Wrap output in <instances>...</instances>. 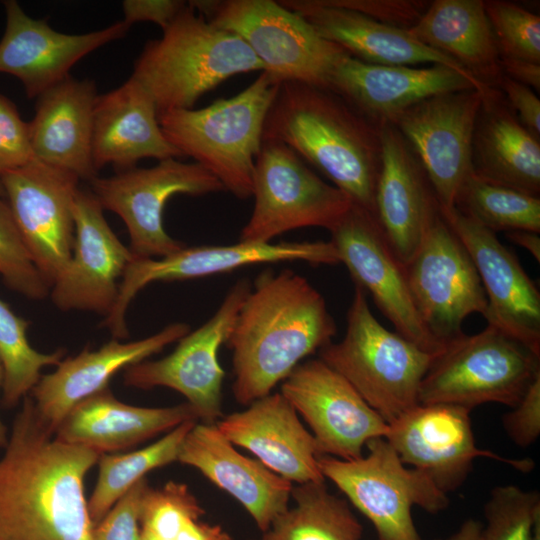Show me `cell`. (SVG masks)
<instances>
[{
	"instance_id": "obj_3",
	"label": "cell",
	"mask_w": 540,
	"mask_h": 540,
	"mask_svg": "<svg viewBox=\"0 0 540 540\" xmlns=\"http://www.w3.org/2000/svg\"><path fill=\"white\" fill-rule=\"evenodd\" d=\"M262 140L288 146L353 202L374 214L381 168L379 125L329 89L282 82L269 108Z\"/></svg>"
},
{
	"instance_id": "obj_29",
	"label": "cell",
	"mask_w": 540,
	"mask_h": 540,
	"mask_svg": "<svg viewBox=\"0 0 540 540\" xmlns=\"http://www.w3.org/2000/svg\"><path fill=\"white\" fill-rule=\"evenodd\" d=\"M97 96L93 81L68 76L37 98L35 115L28 123L36 160L79 180L97 177L92 159Z\"/></svg>"
},
{
	"instance_id": "obj_28",
	"label": "cell",
	"mask_w": 540,
	"mask_h": 540,
	"mask_svg": "<svg viewBox=\"0 0 540 540\" xmlns=\"http://www.w3.org/2000/svg\"><path fill=\"white\" fill-rule=\"evenodd\" d=\"M182 154L166 139L149 93L131 76L118 88L98 95L93 112L92 159L98 171L113 165L118 172L144 158L159 161Z\"/></svg>"
},
{
	"instance_id": "obj_30",
	"label": "cell",
	"mask_w": 540,
	"mask_h": 540,
	"mask_svg": "<svg viewBox=\"0 0 540 540\" xmlns=\"http://www.w3.org/2000/svg\"><path fill=\"white\" fill-rule=\"evenodd\" d=\"M279 3L300 15L320 36L363 62L399 66L438 64L473 76L453 59L418 42L406 29L335 6L328 0H286Z\"/></svg>"
},
{
	"instance_id": "obj_36",
	"label": "cell",
	"mask_w": 540,
	"mask_h": 540,
	"mask_svg": "<svg viewBox=\"0 0 540 540\" xmlns=\"http://www.w3.org/2000/svg\"><path fill=\"white\" fill-rule=\"evenodd\" d=\"M454 207L494 233L540 232V197L486 182L474 174L459 189Z\"/></svg>"
},
{
	"instance_id": "obj_32",
	"label": "cell",
	"mask_w": 540,
	"mask_h": 540,
	"mask_svg": "<svg viewBox=\"0 0 540 540\" xmlns=\"http://www.w3.org/2000/svg\"><path fill=\"white\" fill-rule=\"evenodd\" d=\"M472 166L486 182L539 197L540 138L519 122L496 87L484 96L477 116Z\"/></svg>"
},
{
	"instance_id": "obj_17",
	"label": "cell",
	"mask_w": 540,
	"mask_h": 540,
	"mask_svg": "<svg viewBox=\"0 0 540 540\" xmlns=\"http://www.w3.org/2000/svg\"><path fill=\"white\" fill-rule=\"evenodd\" d=\"M280 393L310 427L320 455L360 458L368 441L388 431L352 385L319 358L297 365Z\"/></svg>"
},
{
	"instance_id": "obj_48",
	"label": "cell",
	"mask_w": 540,
	"mask_h": 540,
	"mask_svg": "<svg viewBox=\"0 0 540 540\" xmlns=\"http://www.w3.org/2000/svg\"><path fill=\"white\" fill-rule=\"evenodd\" d=\"M500 67L502 74L539 93L540 64L525 60L500 58Z\"/></svg>"
},
{
	"instance_id": "obj_27",
	"label": "cell",
	"mask_w": 540,
	"mask_h": 540,
	"mask_svg": "<svg viewBox=\"0 0 540 540\" xmlns=\"http://www.w3.org/2000/svg\"><path fill=\"white\" fill-rule=\"evenodd\" d=\"M177 461L198 469L233 496L263 532L288 509L292 483L259 460L240 454L215 424L196 422L182 442Z\"/></svg>"
},
{
	"instance_id": "obj_21",
	"label": "cell",
	"mask_w": 540,
	"mask_h": 540,
	"mask_svg": "<svg viewBox=\"0 0 540 540\" xmlns=\"http://www.w3.org/2000/svg\"><path fill=\"white\" fill-rule=\"evenodd\" d=\"M73 214L71 259L49 295L61 311H89L106 317L116 302L125 269L135 256L113 232L90 190L79 188Z\"/></svg>"
},
{
	"instance_id": "obj_50",
	"label": "cell",
	"mask_w": 540,
	"mask_h": 540,
	"mask_svg": "<svg viewBox=\"0 0 540 540\" xmlns=\"http://www.w3.org/2000/svg\"><path fill=\"white\" fill-rule=\"evenodd\" d=\"M441 540H483V524L475 519H468L455 533Z\"/></svg>"
},
{
	"instance_id": "obj_26",
	"label": "cell",
	"mask_w": 540,
	"mask_h": 540,
	"mask_svg": "<svg viewBox=\"0 0 540 540\" xmlns=\"http://www.w3.org/2000/svg\"><path fill=\"white\" fill-rule=\"evenodd\" d=\"M215 425L234 446L252 454L272 472L297 484L323 482L316 441L280 393L261 397Z\"/></svg>"
},
{
	"instance_id": "obj_39",
	"label": "cell",
	"mask_w": 540,
	"mask_h": 540,
	"mask_svg": "<svg viewBox=\"0 0 540 540\" xmlns=\"http://www.w3.org/2000/svg\"><path fill=\"white\" fill-rule=\"evenodd\" d=\"M483 540H539L540 494L515 485L496 486L484 507Z\"/></svg>"
},
{
	"instance_id": "obj_24",
	"label": "cell",
	"mask_w": 540,
	"mask_h": 540,
	"mask_svg": "<svg viewBox=\"0 0 540 540\" xmlns=\"http://www.w3.org/2000/svg\"><path fill=\"white\" fill-rule=\"evenodd\" d=\"M381 168L374 215L399 261L406 265L439 212V202L417 157L391 123L379 125Z\"/></svg>"
},
{
	"instance_id": "obj_44",
	"label": "cell",
	"mask_w": 540,
	"mask_h": 540,
	"mask_svg": "<svg viewBox=\"0 0 540 540\" xmlns=\"http://www.w3.org/2000/svg\"><path fill=\"white\" fill-rule=\"evenodd\" d=\"M331 4L354 10L381 23L401 29L411 28L428 4L415 0H328Z\"/></svg>"
},
{
	"instance_id": "obj_25",
	"label": "cell",
	"mask_w": 540,
	"mask_h": 540,
	"mask_svg": "<svg viewBox=\"0 0 540 540\" xmlns=\"http://www.w3.org/2000/svg\"><path fill=\"white\" fill-rule=\"evenodd\" d=\"M188 332V324L172 323L144 339L121 342L113 338L96 350L85 348L76 356L63 358L31 391L40 419L55 434L67 413L77 403L108 388L116 373L159 353Z\"/></svg>"
},
{
	"instance_id": "obj_43",
	"label": "cell",
	"mask_w": 540,
	"mask_h": 540,
	"mask_svg": "<svg viewBox=\"0 0 540 540\" xmlns=\"http://www.w3.org/2000/svg\"><path fill=\"white\" fill-rule=\"evenodd\" d=\"M33 160L29 124L14 103L0 94V176Z\"/></svg>"
},
{
	"instance_id": "obj_2",
	"label": "cell",
	"mask_w": 540,
	"mask_h": 540,
	"mask_svg": "<svg viewBox=\"0 0 540 540\" xmlns=\"http://www.w3.org/2000/svg\"><path fill=\"white\" fill-rule=\"evenodd\" d=\"M336 333L324 297L305 277L291 270L261 272L225 342L232 350L237 402L249 405L270 394Z\"/></svg>"
},
{
	"instance_id": "obj_13",
	"label": "cell",
	"mask_w": 540,
	"mask_h": 540,
	"mask_svg": "<svg viewBox=\"0 0 540 540\" xmlns=\"http://www.w3.org/2000/svg\"><path fill=\"white\" fill-rule=\"evenodd\" d=\"M293 261L315 265L340 263L338 253L330 241L275 244L239 241L231 245L185 246L158 259L135 256L121 278L114 307L101 326L109 329L113 338H128V306L137 293L150 283L197 279L248 265Z\"/></svg>"
},
{
	"instance_id": "obj_52",
	"label": "cell",
	"mask_w": 540,
	"mask_h": 540,
	"mask_svg": "<svg viewBox=\"0 0 540 540\" xmlns=\"http://www.w3.org/2000/svg\"><path fill=\"white\" fill-rule=\"evenodd\" d=\"M3 196H4V191H3L1 181H0V198H3Z\"/></svg>"
},
{
	"instance_id": "obj_42",
	"label": "cell",
	"mask_w": 540,
	"mask_h": 540,
	"mask_svg": "<svg viewBox=\"0 0 540 540\" xmlns=\"http://www.w3.org/2000/svg\"><path fill=\"white\" fill-rule=\"evenodd\" d=\"M149 488L146 478L135 483L93 527V540H140V513Z\"/></svg>"
},
{
	"instance_id": "obj_34",
	"label": "cell",
	"mask_w": 540,
	"mask_h": 540,
	"mask_svg": "<svg viewBox=\"0 0 540 540\" xmlns=\"http://www.w3.org/2000/svg\"><path fill=\"white\" fill-rule=\"evenodd\" d=\"M291 497L294 507L281 513L259 540H361V523L325 481L297 484Z\"/></svg>"
},
{
	"instance_id": "obj_10",
	"label": "cell",
	"mask_w": 540,
	"mask_h": 540,
	"mask_svg": "<svg viewBox=\"0 0 540 540\" xmlns=\"http://www.w3.org/2000/svg\"><path fill=\"white\" fill-rule=\"evenodd\" d=\"M254 207L239 241L269 243L304 227L331 231L351 208L352 200L322 180L283 143L262 140L253 172Z\"/></svg>"
},
{
	"instance_id": "obj_18",
	"label": "cell",
	"mask_w": 540,
	"mask_h": 540,
	"mask_svg": "<svg viewBox=\"0 0 540 540\" xmlns=\"http://www.w3.org/2000/svg\"><path fill=\"white\" fill-rule=\"evenodd\" d=\"M470 409L451 404H418L388 424L385 439L405 465L427 476L446 494L460 487L477 458H490L521 472L531 459H512L475 443Z\"/></svg>"
},
{
	"instance_id": "obj_15",
	"label": "cell",
	"mask_w": 540,
	"mask_h": 540,
	"mask_svg": "<svg viewBox=\"0 0 540 540\" xmlns=\"http://www.w3.org/2000/svg\"><path fill=\"white\" fill-rule=\"evenodd\" d=\"M488 92L467 89L435 95L391 122L417 157L442 207H454L459 189L473 174V134Z\"/></svg>"
},
{
	"instance_id": "obj_19",
	"label": "cell",
	"mask_w": 540,
	"mask_h": 540,
	"mask_svg": "<svg viewBox=\"0 0 540 540\" xmlns=\"http://www.w3.org/2000/svg\"><path fill=\"white\" fill-rule=\"evenodd\" d=\"M330 233V242L355 286L371 295L396 332L428 352L439 354L443 351L444 347L422 323L409 290L404 265L389 246L375 215L352 204Z\"/></svg>"
},
{
	"instance_id": "obj_11",
	"label": "cell",
	"mask_w": 540,
	"mask_h": 540,
	"mask_svg": "<svg viewBox=\"0 0 540 540\" xmlns=\"http://www.w3.org/2000/svg\"><path fill=\"white\" fill-rule=\"evenodd\" d=\"M404 268L420 319L442 347L464 334L467 316L484 315L487 299L476 267L440 209Z\"/></svg>"
},
{
	"instance_id": "obj_49",
	"label": "cell",
	"mask_w": 540,
	"mask_h": 540,
	"mask_svg": "<svg viewBox=\"0 0 540 540\" xmlns=\"http://www.w3.org/2000/svg\"><path fill=\"white\" fill-rule=\"evenodd\" d=\"M506 237L517 244L518 246L526 249L537 262L540 261V236L539 233L533 231H511L506 232Z\"/></svg>"
},
{
	"instance_id": "obj_14",
	"label": "cell",
	"mask_w": 540,
	"mask_h": 540,
	"mask_svg": "<svg viewBox=\"0 0 540 540\" xmlns=\"http://www.w3.org/2000/svg\"><path fill=\"white\" fill-rule=\"evenodd\" d=\"M252 285L238 280L214 315L198 329L178 340L174 351L158 360H144L125 369L124 384L139 389L167 387L182 394L203 423L215 424L221 417L225 372L218 361L238 312Z\"/></svg>"
},
{
	"instance_id": "obj_37",
	"label": "cell",
	"mask_w": 540,
	"mask_h": 540,
	"mask_svg": "<svg viewBox=\"0 0 540 540\" xmlns=\"http://www.w3.org/2000/svg\"><path fill=\"white\" fill-rule=\"evenodd\" d=\"M29 322L16 315L0 299V360L3 368L2 405L13 408L31 393L46 366H57L66 354L63 348L52 353L34 349L27 338Z\"/></svg>"
},
{
	"instance_id": "obj_46",
	"label": "cell",
	"mask_w": 540,
	"mask_h": 540,
	"mask_svg": "<svg viewBox=\"0 0 540 540\" xmlns=\"http://www.w3.org/2000/svg\"><path fill=\"white\" fill-rule=\"evenodd\" d=\"M496 87L501 91L519 122L533 135L540 138V100L535 92L502 74Z\"/></svg>"
},
{
	"instance_id": "obj_16",
	"label": "cell",
	"mask_w": 540,
	"mask_h": 540,
	"mask_svg": "<svg viewBox=\"0 0 540 540\" xmlns=\"http://www.w3.org/2000/svg\"><path fill=\"white\" fill-rule=\"evenodd\" d=\"M0 181L31 258L51 288L71 259L80 180L35 159L1 175Z\"/></svg>"
},
{
	"instance_id": "obj_31",
	"label": "cell",
	"mask_w": 540,
	"mask_h": 540,
	"mask_svg": "<svg viewBox=\"0 0 540 540\" xmlns=\"http://www.w3.org/2000/svg\"><path fill=\"white\" fill-rule=\"evenodd\" d=\"M197 419L187 402L170 407L134 406L118 400L108 387L77 403L54 436L101 455L127 449Z\"/></svg>"
},
{
	"instance_id": "obj_1",
	"label": "cell",
	"mask_w": 540,
	"mask_h": 540,
	"mask_svg": "<svg viewBox=\"0 0 540 540\" xmlns=\"http://www.w3.org/2000/svg\"><path fill=\"white\" fill-rule=\"evenodd\" d=\"M99 456L57 440L26 396L0 457V540H93L84 482Z\"/></svg>"
},
{
	"instance_id": "obj_47",
	"label": "cell",
	"mask_w": 540,
	"mask_h": 540,
	"mask_svg": "<svg viewBox=\"0 0 540 540\" xmlns=\"http://www.w3.org/2000/svg\"><path fill=\"white\" fill-rule=\"evenodd\" d=\"M179 0H125L122 3L124 21L132 26L137 22H153L166 29L185 7Z\"/></svg>"
},
{
	"instance_id": "obj_9",
	"label": "cell",
	"mask_w": 540,
	"mask_h": 540,
	"mask_svg": "<svg viewBox=\"0 0 540 540\" xmlns=\"http://www.w3.org/2000/svg\"><path fill=\"white\" fill-rule=\"evenodd\" d=\"M212 25L242 38L277 82L327 87L343 48L300 15L272 0L189 1Z\"/></svg>"
},
{
	"instance_id": "obj_33",
	"label": "cell",
	"mask_w": 540,
	"mask_h": 540,
	"mask_svg": "<svg viewBox=\"0 0 540 540\" xmlns=\"http://www.w3.org/2000/svg\"><path fill=\"white\" fill-rule=\"evenodd\" d=\"M407 31L486 85L496 87L502 75L500 56L483 0H435Z\"/></svg>"
},
{
	"instance_id": "obj_20",
	"label": "cell",
	"mask_w": 540,
	"mask_h": 540,
	"mask_svg": "<svg viewBox=\"0 0 540 540\" xmlns=\"http://www.w3.org/2000/svg\"><path fill=\"white\" fill-rule=\"evenodd\" d=\"M440 212L468 250L487 299L484 318L540 355V293L496 233L455 207Z\"/></svg>"
},
{
	"instance_id": "obj_12",
	"label": "cell",
	"mask_w": 540,
	"mask_h": 540,
	"mask_svg": "<svg viewBox=\"0 0 540 540\" xmlns=\"http://www.w3.org/2000/svg\"><path fill=\"white\" fill-rule=\"evenodd\" d=\"M101 207L117 214L126 225L129 248L138 258L170 255L184 243L172 238L163 226L167 201L176 194L201 196L225 190L220 181L197 163L176 158L151 168H137L89 181Z\"/></svg>"
},
{
	"instance_id": "obj_5",
	"label": "cell",
	"mask_w": 540,
	"mask_h": 540,
	"mask_svg": "<svg viewBox=\"0 0 540 540\" xmlns=\"http://www.w3.org/2000/svg\"><path fill=\"white\" fill-rule=\"evenodd\" d=\"M280 84L262 71L231 98L158 113L159 125L182 156L193 158L235 197L250 198L264 123Z\"/></svg>"
},
{
	"instance_id": "obj_23",
	"label": "cell",
	"mask_w": 540,
	"mask_h": 540,
	"mask_svg": "<svg viewBox=\"0 0 540 540\" xmlns=\"http://www.w3.org/2000/svg\"><path fill=\"white\" fill-rule=\"evenodd\" d=\"M6 28L0 40V72L18 78L27 97L38 98L69 75L84 56L126 35L124 20L85 34H64L45 19L28 16L14 0L4 1Z\"/></svg>"
},
{
	"instance_id": "obj_7",
	"label": "cell",
	"mask_w": 540,
	"mask_h": 540,
	"mask_svg": "<svg viewBox=\"0 0 540 540\" xmlns=\"http://www.w3.org/2000/svg\"><path fill=\"white\" fill-rule=\"evenodd\" d=\"M540 377V355L495 326L463 334L433 360L419 404L472 408L484 403L515 407Z\"/></svg>"
},
{
	"instance_id": "obj_4",
	"label": "cell",
	"mask_w": 540,
	"mask_h": 540,
	"mask_svg": "<svg viewBox=\"0 0 540 540\" xmlns=\"http://www.w3.org/2000/svg\"><path fill=\"white\" fill-rule=\"evenodd\" d=\"M259 70L263 64L242 38L212 25L187 3L161 38L146 43L131 77L160 113L192 109L228 78Z\"/></svg>"
},
{
	"instance_id": "obj_41",
	"label": "cell",
	"mask_w": 540,
	"mask_h": 540,
	"mask_svg": "<svg viewBox=\"0 0 540 540\" xmlns=\"http://www.w3.org/2000/svg\"><path fill=\"white\" fill-rule=\"evenodd\" d=\"M0 276L10 290L29 299L42 300L50 294L3 198H0Z\"/></svg>"
},
{
	"instance_id": "obj_45",
	"label": "cell",
	"mask_w": 540,
	"mask_h": 540,
	"mask_svg": "<svg viewBox=\"0 0 540 540\" xmlns=\"http://www.w3.org/2000/svg\"><path fill=\"white\" fill-rule=\"evenodd\" d=\"M503 427L519 447L532 445L540 435V377L529 387L520 402L503 416Z\"/></svg>"
},
{
	"instance_id": "obj_51",
	"label": "cell",
	"mask_w": 540,
	"mask_h": 540,
	"mask_svg": "<svg viewBox=\"0 0 540 540\" xmlns=\"http://www.w3.org/2000/svg\"><path fill=\"white\" fill-rule=\"evenodd\" d=\"M2 382H3V368L0 360V390L2 388ZM8 430L5 424L3 423L1 417H0V448H4L8 441Z\"/></svg>"
},
{
	"instance_id": "obj_6",
	"label": "cell",
	"mask_w": 540,
	"mask_h": 540,
	"mask_svg": "<svg viewBox=\"0 0 540 540\" xmlns=\"http://www.w3.org/2000/svg\"><path fill=\"white\" fill-rule=\"evenodd\" d=\"M437 355L385 328L358 286L344 337L319 350V359L345 378L387 424L419 404L421 382Z\"/></svg>"
},
{
	"instance_id": "obj_22",
	"label": "cell",
	"mask_w": 540,
	"mask_h": 540,
	"mask_svg": "<svg viewBox=\"0 0 540 540\" xmlns=\"http://www.w3.org/2000/svg\"><path fill=\"white\" fill-rule=\"evenodd\" d=\"M491 86L444 65L429 67L378 65L343 55L332 68L331 90L373 123H391L411 106L435 95Z\"/></svg>"
},
{
	"instance_id": "obj_35",
	"label": "cell",
	"mask_w": 540,
	"mask_h": 540,
	"mask_svg": "<svg viewBox=\"0 0 540 540\" xmlns=\"http://www.w3.org/2000/svg\"><path fill=\"white\" fill-rule=\"evenodd\" d=\"M196 422L180 424L145 448L99 456L97 481L88 500L89 515L94 526L148 472L177 461L182 442Z\"/></svg>"
},
{
	"instance_id": "obj_8",
	"label": "cell",
	"mask_w": 540,
	"mask_h": 540,
	"mask_svg": "<svg viewBox=\"0 0 540 540\" xmlns=\"http://www.w3.org/2000/svg\"><path fill=\"white\" fill-rule=\"evenodd\" d=\"M367 455L353 460L318 457L319 469L373 524L378 540H421L412 507L438 513L445 492L425 473L405 465L384 437L367 442Z\"/></svg>"
},
{
	"instance_id": "obj_40",
	"label": "cell",
	"mask_w": 540,
	"mask_h": 540,
	"mask_svg": "<svg viewBox=\"0 0 540 540\" xmlns=\"http://www.w3.org/2000/svg\"><path fill=\"white\" fill-rule=\"evenodd\" d=\"M500 58L540 64V17L503 0L484 1Z\"/></svg>"
},
{
	"instance_id": "obj_38",
	"label": "cell",
	"mask_w": 540,
	"mask_h": 540,
	"mask_svg": "<svg viewBox=\"0 0 540 540\" xmlns=\"http://www.w3.org/2000/svg\"><path fill=\"white\" fill-rule=\"evenodd\" d=\"M204 513L183 483L169 481L158 489L149 486L141 506L140 540H175Z\"/></svg>"
}]
</instances>
